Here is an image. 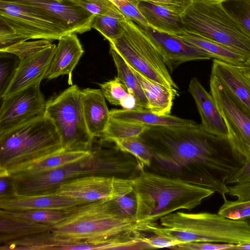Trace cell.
<instances>
[{
    "label": "cell",
    "mask_w": 250,
    "mask_h": 250,
    "mask_svg": "<svg viewBox=\"0 0 250 250\" xmlns=\"http://www.w3.org/2000/svg\"><path fill=\"white\" fill-rule=\"evenodd\" d=\"M113 143L120 150L135 157L141 171L150 167L152 154L148 146L140 137L118 140Z\"/></svg>",
    "instance_id": "30"
},
{
    "label": "cell",
    "mask_w": 250,
    "mask_h": 250,
    "mask_svg": "<svg viewBox=\"0 0 250 250\" xmlns=\"http://www.w3.org/2000/svg\"><path fill=\"white\" fill-rule=\"evenodd\" d=\"M87 202H89L54 194L22 195L15 193L8 197L0 198V208L10 211L30 209L64 210Z\"/></svg>",
    "instance_id": "18"
},
{
    "label": "cell",
    "mask_w": 250,
    "mask_h": 250,
    "mask_svg": "<svg viewBox=\"0 0 250 250\" xmlns=\"http://www.w3.org/2000/svg\"><path fill=\"white\" fill-rule=\"evenodd\" d=\"M137 202V225L157 223L168 214L180 209L190 210L213 190L143 170L132 182Z\"/></svg>",
    "instance_id": "4"
},
{
    "label": "cell",
    "mask_w": 250,
    "mask_h": 250,
    "mask_svg": "<svg viewBox=\"0 0 250 250\" xmlns=\"http://www.w3.org/2000/svg\"><path fill=\"white\" fill-rule=\"evenodd\" d=\"M158 223L138 225L142 232L169 237L180 242L238 245L250 243V223L208 212H173Z\"/></svg>",
    "instance_id": "5"
},
{
    "label": "cell",
    "mask_w": 250,
    "mask_h": 250,
    "mask_svg": "<svg viewBox=\"0 0 250 250\" xmlns=\"http://www.w3.org/2000/svg\"><path fill=\"white\" fill-rule=\"evenodd\" d=\"M209 85L210 93L227 126L231 147L246 162L250 160V114L211 75Z\"/></svg>",
    "instance_id": "11"
},
{
    "label": "cell",
    "mask_w": 250,
    "mask_h": 250,
    "mask_svg": "<svg viewBox=\"0 0 250 250\" xmlns=\"http://www.w3.org/2000/svg\"><path fill=\"white\" fill-rule=\"evenodd\" d=\"M215 0L222 1V0Z\"/></svg>",
    "instance_id": "51"
},
{
    "label": "cell",
    "mask_w": 250,
    "mask_h": 250,
    "mask_svg": "<svg viewBox=\"0 0 250 250\" xmlns=\"http://www.w3.org/2000/svg\"><path fill=\"white\" fill-rule=\"evenodd\" d=\"M16 193L12 177L0 175V198L11 196Z\"/></svg>",
    "instance_id": "47"
},
{
    "label": "cell",
    "mask_w": 250,
    "mask_h": 250,
    "mask_svg": "<svg viewBox=\"0 0 250 250\" xmlns=\"http://www.w3.org/2000/svg\"><path fill=\"white\" fill-rule=\"evenodd\" d=\"M187 32L218 42L250 59V40L221 1L192 0L182 14Z\"/></svg>",
    "instance_id": "7"
},
{
    "label": "cell",
    "mask_w": 250,
    "mask_h": 250,
    "mask_svg": "<svg viewBox=\"0 0 250 250\" xmlns=\"http://www.w3.org/2000/svg\"><path fill=\"white\" fill-rule=\"evenodd\" d=\"M148 127L110 117L107 127L100 138L113 143L118 140L140 137Z\"/></svg>",
    "instance_id": "31"
},
{
    "label": "cell",
    "mask_w": 250,
    "mask_h": 250,
    "mask_svg": "<svg viewBox=\"0 0 250 250\" xmlns=\"http://www.w3.org/2000/svg\"><path fill=\"white\" fill-rule=\"evenodd\" d=\"M45 115L52 120L63 148L90 150L94 138L90 133L83 113L81 89L72 84L46 102Z\"/></svg>",
    "instance_id": "9"
},
{
    "label": "cell",
    "mask_w": 250,
    "mask_h": 250,
    "mask_svg": "<svg viewBox=\"0 0 250 250\" xmlns=\"http://www.w3.org/2000/svg\"><path fill=\"white\" fill-rule=\"evenodd\" d=\"M29 6L62 21L73 33L91 29L95 15L69 0H2Z\"/></svg>",
    "instance_id": "15"
},
{
    "label": "cell",
    "mask_w": 250,
    "mask_h": 250,
    "mask_svg": "<svg viewBox=\"0 0 250 250\" xmlns=\"http://www.w3.org/2000/svg\"><path fill=\"white\" fill-rule=\"evenodd\" d=\"M232 250H250V243H246V244H242L235 245L234 247L233 248Z\"/></svg>",
    "instance_id": "49"
},
{
    "label": "cell",
    "mask_w": 250,
    "mask_h": 250,
    "mask_svg": "<svg viewBox=\"0 0 250 250\" xmlns=\"http://www.w3.org/2000/svg\"><path fill=\"white\" fill-rule=\"evenodd\" d=\"M69 0L83 8L95 16L124 15L118 8L109 0Z\"/></svg>",
    "instance_id": "37"
},
{
    "label": "cell",
    "mask_w": 250,
    "mask_h": 250,
    "mask_svg": "<svg viewBox=\"0 0 250 250\" xmlns=\"http://www.w3.org/2000/svg\"><path fill=\"white\" fill-rule=\"evenodd\" d=\"M134 4L145 1L160 5L182 14L191 4L192 0H129Z\"/></svg>",
    "instance_id": "42"
},
{
    "label": "cell",
    "mask_w": 250,
    "mask_h": 250,
    "mask_svg": "<svg viewBox=\"0 0 250 250\" xmlns=\"http://www.w3.org/2000/svg\"><path fill=\"white\" fill-rule=\"evenodd\" d=\"M113 2L124 14L126 18L128 19L143 29H146L148 24L138 10L135 4L129 0H113Z\"/></svg>",
    "instance_id": "38"
},
{
    "label": "cell",
    "mask_w": 250,
    "mask_h": 250,
    "mask_svg": "<svg viewBox=\"0 0 250 250\" xmlns=\"http://www.w3.org/2000/svg\"><path fill=\"white\" fill-rule=\"evenodd\" d=\"M121 37L109 42L133 70L170 88L178 86L172 79L160 53L144 30L132 21H123Z\"/></svg>",
    "instance_id": "8"
},
{
    "label": "cell",
    "mask_w": 250,
    "mask_h": 250,
    "mask_svg": "<svg viewBox=\"0 0 250 250\" xmlns=\"http://www.w3.org/2000/svg\"><path fill=\"white\" fill-rule=\"evenodd\" d=\"M52 44L51 41L45 39L30 42L25 41L0 49V52L11 54L18 57L20 60H22Z\"/></svg>",
    "instance_id": "35"
},
{
    "label": "cell",
    "mask_w": 250,
    "mask_h": 250,
    "mask_svg": "<svg viewBox=\"0 0 250 250\" xmlns=\"http://www.w3.org/2000/svg\"><path fill=\"white\" fill-rule=\"evenodd\" d=\"M248 220L249 222V223H250V218H249V220Z\"/></svg>",
    "instance_id": "50"
},
{
    "label": "cell",
    "mask_w": 250,
    "mask_h": 250,
    "mask_svg": "<svg viewBox=\"0 0 250 250\" xmlns=\"http://www.w3.org/2000/svg\"><path fill=\"white\" fill-rule=\"evenodd\" d=\"M111 118L144 125L148 128L162 126H188L198 123L176 116L160 115L146 109L129 110L113 109L110 110Z\"/></svg>",
    "instance_id": "23"
},
{
    "label": "cell",
    "mask_w": 250,
    "mask_h": 250,
    "mask_svg": "<svg viewBox=\"0 0 250 250\" xmlns=\"http://www.w3.org/2000/svg\"><path fill=\"white\" fill-rule=\"evenodd\" d=\"M57 46H49L20 60L13 76L1 99L5 98L34 84L45 78Z\"/></svg>",
    "instance_id": "16"
},
{
    "label": "cell",
    "mask_w": 250,
    "mask_h": 250,
    "mask_svg": "<svg viewBox=\"0 0 250 250\" xmlns=\"http://www.w3.org/2000/svg\"><path fill=\"white\" fill-rule=\"evenodd\" d=\"M83 113L87 128L95 138H100L110 120L105 98L100 89L87 88L81 90Z\"/></svg>",
    "instance_id": "21"
},
{
    "label": "cell",
    "mask_w": 250,
    "mask_h": 250,
    "mask_svg": "<svg viewBox=\"0 0 250 250\" xmlns=\"http://www.w3.org/2000/svg\"><path fill=\"white\" fill-rule=\"evenodd\" d=\"M144 30L171 71L184 62L214 58L207 51L178 35L161 32L149 26Z\"/></svg>",
    "instance_id": "14"
},
{
    "label": "cell",
    "mask_w": 250,
    "mask_h": 250,
    "mask_svg": "<svg viewBox=\"0 0 250 250\" xmlns=\"http://www.w3.org/2000/svg\"><path fill=\"white\" fill-rule=\"evenodd\" d=\"M188 90L195 102L203 128L211 134L228 139L227 126L211 94L196 78L191 79Z\"/></svg>",
    "instance_id": "17"
},
{
    "label": "cell",
    "mask_w": 250,
    "mask_h": 250,
    "mask_svg": "<svg viewBox=\"0 0 250 250\" xmlns=\"http://www.w3.org/2000/svg\"><path fill=\"white\" fill-rule=\"evenodd\" d=\"M104 142L94 141L91 153L75 162L49 171L11 175L15 192L22 195L54 194L65 181L85 175H96L127 179L133 169L131 157L115 146L104 147Z\"/></svg>",
    "instance_id": "2"
},
{
    "label": "cell",
    "mask_w": 250,
    "mask_h": 250,
    "mask_svg": "<svg viewBox=\"0 0 250 250\" xmlns=\"http://www.w3.org/2000/svg\"><path fill=\"white\" fill-rule=\"evenodd\" d=\"M217 213L233 220H247L250 218V199L230 201L226 197Z\"/></svg>",
    "instance_id": "36"
},
{
    "label": "cell",
    "mask_w": 250,
    "mask_h": 250,
    "mask_svg": "<svg viewBox=\"0 0 250 250\" xmlns=\"http://www.w3.org/2000/svg\"><path fill=\"white\" fill-rule=\"evenodd\" d=\"M91 152V150L88 151L64 150L34 164L19 173L34 174L49 171L79 161L89 155Z\"/></svg>",
    "instance_id": "29"
},
{
    "label": "cell",
    "mask_w": 250,
    "mask_h": 250,
    "mask_svg": "<svg viewBox=\"0 0 250 250\" xmlns=\"http://www.w3.org/2000/svg\"><path fill=\"white\" fill-rule=\"evenodd\" d=\"M0 21L22 41L30 39L59 40L73 33L60 21L28 6L0 0Z\"/></svg>",
    "instance_id": "10"
},
{
    "label": "cell",
    "mask_w": 250,
    "mask_h": 250,
    "mask_svg": "<svg viewBox=\"0 0 250 250\" xmlns=\"http://www.w3.org/2000/svg\"><path fill=\"white\" fill-rule=\"evenodd\" d=\"M110 0V1H111V2H112V1L113 0Z\"/></svg>",
    "instance_id": "52"
},
{
    "label": "cell",
    "mask_w": 250,
    "mask_h": 250,
    "mask_svg": "<svg viewBox=\"0 0 250 250\" xmlns=\"http://www.w3.org/2000/svg\"><path fill=\"white\" fill-rule=\"evenodd\" d=\"M178 36L207 51L214 57V59L238 66H241L247 61L242 55L236 51L199 35L186 32Z\"/></svg>",
    "instance_id": "26"
},
{
    "label": "cell",
    "mask_w": 250,
    "mask_h": 250,
    "mask_svg": "<svg viewBox=\"0 0 250 250\" xmlns=\"http://www.w3.org/2000/svg\"><path fill=\"white\" fill-rule=\"evenodd\" d=\"M221 3L250 40V0H222Z\"/></svg>",
    "instance_id": "33"
},
{
    "label": "cell",
    "mask_w": 250,
    "mask_h": 250,
    "mask_svg": "<svg viewBox=\"0 0 250 250\" xmlns=\"http://www.w3.org/2000/svg\"><path fill=\"white\" fill-rule=\"evenodd\" d=\"M142 241L147 246L149 249L168 248L171 249L173 247L181 244L180 242L172 238L155 235L150 237L144 236Z\"/></svg>",
    "instance_id": "43"
},
{
    "label": "cell",
    "mask_w": 250,
    "mask_h": 250,
    "mask_svg": "<svg viewBox=\"0 0 250 250\" xmlns=\"http://www.w3.org/2000/svg\"><path fill=\"white\" fill-rule=\"evenodd\" d=\"M125 18L122 15H96L91 27L99 32L109 42L118 39L123 33V21Z\"/></svg>",
    "instance_id": "32"
},
{
    "label": "cell",
    "mask_w": 250,
    "mask_h": 250,
    "mask_svg": "<svg viewBox=\"0 0 250 250\" xmlns=\"http://www.w3.org/2000/svg\"><path fill=\"white\" fill-rule=\"evenodd\" d=\"M64 150L55 125L44 115L0 134V175L21 172Z\"/></svg>",
    "instance_id": "6"
},
{
    "label": "cell",
    "mask_w": 250,
    "mask_h": 250,
    "mask_svg": "<svg viewBox=\"0 0 250 250\" xmlns=\"http://www.w3.org/2000/svg\"><path fill=\"white\" fill-rule=\"evenodd\" d=\"M0 134L45 115V102L40 83L32 85L2 99Z\"/></svg>",
    "instance_id": "13"
},
{
    "label": "cell",
    "mask_w": 250,
    "mask_h": 250,
    "mask_svg": "<svg viewBox=\"0 0 250 250\" xmlns=\"http://www.w3.org/2000/svg\"><path fill=\"white\" fill-rule=\"evenodd\" d=\"M113 200L118 209L123 215L135 221L137 202L133 191Z\"/></svg>",
    "instance_id": "39"
},
{
    "label": "cell",
    "mask_w": 250,
    "mask_h": 250,
    "mask_svg": "<svg viewBox=\"0 0 250 250\" xmlns=\"http://www.w3.org/2000/svg\"><path fill=\"white\" fill-rule=\"evenodd\" d=\"M132 70L147 99L148 110L160 115H169L173 99L177 95V90L167 87Z\"/></svg>",
    "instance_id": "25"
},
{
    "label": "cell",
    "mask_w": 250,
    "mask_h": 250,
    "mask_svg": "<svg viewBox=\"0 0 250 250\" xmlns=\"http://www.w3.org/2000/svg\"><path fill=\"white\" fill-rule=\"evenodd\" d=\"M244 73L250 79V59L240 66Z\"/></svg>",
    "instance_id": "48"
},
{
    "label": "cell",
    "mask_w": 250,
    "mask_h": 250,
    "mask_svg": "<svg viewBox=\"0 0 250 250\" xmlns=\"http://www.w3.org/2000/svg\"><path fill=\"white\" fill-rule=\"evenodd\" d=\"M3 59L0 61V96L3 95L6 89L17 68L20 60L18 58L14 61H6L5 57L0 54Z\"/></svg>",
    "instance_id": "40"
},
{
    "label": "cell",
    "mask_w": 250,
    "mask_h": 250,
    "mask_svg": "<svg viewBox=\"0 0 250 250\" xmlns=\"http://www.w3.org/2000/svg\"><path fill=\"white\" fill-rule=\"evenodd\" d=\"M66 217L52 226L59 241L125 243L138 232L135 220L123 215L113 200H101L78 205L65 210Z\"/></svg>",
    "instance_id": "3"
},
{
    "label": "cell",
    "mask_w": 250,
    "mask_h": 250,
    "mask_svg": "<svg viewBox=\"0 0 250 250\" xmlns=\"http://www.w3.org/2000/svg\"><path fill=\"white\" fill-rule=\"evenodd\" d=\"M110 54L112 56L119 77L139 103L146 110L148 102L139 82L132 69L127 64L123 58L112 48L110 47Z\"/></svg>",
    "instance_id": "28"
},
{
    "label": "cell",
    "mask_w": 250,
    "mask_h": 250,
    "mask_svg": "<svg viewBox=\"0 0 250 250\" xmlns=\"http://www.w3.org/2000/svg\"><path fill=\"white\" fill-rule=\"evenodd\" d=\"M140 137L152 154L146 170L211 189L223 199L227 180L246 162L228 139L208 133L201 124L149 127Z\"/></svg>",
    "instance_id": "1"
},
{
    "label": "cell",
    "mask_w": 250,
    "mask_h": 250,
    "mask_svg": "<svg viewBox=\"0 0 250 250\" xmlns=\"http://www.w3.org/2000/svg\"><path fill=\"white\" fill-rule=\"evenodd\" d=\"M228 189L227 194L236 197L238 201L250 199V182L228 186Z\"/></svg>",
    "instance_id": "46"
},
{
    "label": "cell",
    "mask_w": 250,
    "mask_h": 250,
    "mask_svg": "<svg viewBox=\"0 0 250 250\" xmlns=\"http://www.w3.org/2000/svg\"><path fill=\"white\" fill-rule=\"evenodd\" d=\"M22 42L15 32L0 21V49Z\"/></svg>",
    "instance_id": "44"
},
{
    "label": "cell",
    "mask_w": 250,
    "mask_h": 250,
    "mask_svg": "<svg viewBox=\"0 0 250 250\" xmlns=\"http://www.w3.org/2000/svg\"><path fill=\"white\" fill-rule=\"evenodd\" d=\"M84 52L75 33L62 36L59 40L45 79L51 80L67 75L72 85V73Z\"/></svg>",
    "instance_id": "20"
},
{
    "label": "cell",
    "mask_w": 250,
    "mask_h": 250,
    "mask_svg": "<svg viewBox=\"0 0 250 250\" xmlns=\"http://www.w3.org/2000/svg\"><path fill=\"white\" fill-rule=\"evenodd\" d=\"M250 182V160L227 180V184H237Z\"/></svg>",
    "instance_id": "45"
},
{
    "label": "cell",
    "mask_w": 250,
    "mask_h": 250,
    "mask_svg": "<svg viewBox=\"0 0 250 250\" xmlns=\"http://www.w3.org/2000/svg\"><path fill=\"white\" fill-rule=\"evenodd\" d=\"M133 180L89 175L65 181L54 194L93 202L113 200L132 192Z\"/></svg>",
    "instance_id": "12"
},
{
    "label": "cell",
    "mask_w": 250,
    "mask_h": 250,
    "mask_svg": "<svg viewBox=\"0 0 250 250\" xmlns=\"http://www.w3.org/2000/svg\"><path fill=\"white\" fill-rule=\"evenodd\" d=\"M211 75L214 76L250 114V79L241 67L214 59Z\"/></svg>",
    "instance_id": "19"
},
{
    "label": "cell",
    "mask_w": 250,
    "mask_h": 250,
    "mask_svg": "<svg viewBox=\"0 0 250 250\" xmlns=\"http://www.w3.org/2000/svg\"><path fill=\"white\" fill-rule=\"evenodd\" d=\"M6 211L12 215L21 218L51 226L61 222L64 219L66 216L65 210L30 209Z\"/></svg>",
    "instance_id": "34"
},
{
    "label": "cell",
    "mask_w": 250,
    "mask_h": 250,
    "mask_svg": "<svg viewBox=\"0 0 250 250\" xmlns=\"http://www.w3.org/2000/svg\"><path fill=\"white\" fill-rule=\"evenodd\" d=\"M235 245L210 242H187L179 244L171 249L179 250H232Z\"/></svg>",
    "instance_id": "41"
},
{
    "label": "cell",
    "mask_w": 250,
    "mask_h": 250,
    "mask_svg": "<svg viewBox=\"0 0 250 250\" xmlns=\"http://www.w3.org/2000/svg\"><path fill=\"white\" fill-rule=\"evenodd\" d=\"M52 226L29 221L0 210V242L1 244L50 231Z\"/></svg>",
    "instance_id": "24"
},
{
    "label": "cell",
    "mask_w": 250,
    "mask_h": 250,
    "mask_svg": "<svg viewBox=\"0 0 250 250\" xmlns=\"http://www.w3.org/2000/svg\"><path fill=\"white\" fill-rule=\"evenodd\" d=\"M149 27L158 31L179 35L187 31L182 14L167 8L145 1L136 4Z\"/></svg>",
    "instance_id": "22"
},
{
    "label": "cell",
    "mask_w": 250,
    "mask_h": 250,
    "mask_svg": "<svg viewBox=\"0 0 250 250\" xmlns=\"http://www.w3.org/2000/svg\"><path fill=\"white\" fill-rule=\"evenodd\" d=\"M99 85L104 96L110 104L120 105L126 110L146 109L117 76Z\"/></svg>",
    "instance_id": "27"
}]
</instances>
